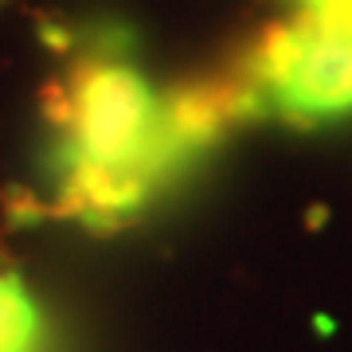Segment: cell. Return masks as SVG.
I'll return each instance as SVG.
<instances>
[{
  "label": "cell",
  "mask_w": 352,
  "mask_h": 352,
  "mask_svg": "<svg viewBox=\"0 0 352 352\" xmlns=\"http://www.w3.org/2000/svg\"><path fill=\"white\" fill-rule=\"evenodd\" d=\"M149 94L138 78L122 67L94 71L78 82L71 102L75 153H71V180L67 196L90 212L126 208L133 188L126 184V164L141 149L149 129Z\"/></svg>",
  "instance_id": "6da1fadb"
},
{
  "label": "cell",
  "mask_w": 352,
  "mask_h": 352,
  "mask_svg": "<svg viewBox=\"0 0 352 352\" xmlns=\"http://www.w3.org/2000/svg\"><path fill=\"white\" fill-rule=\"evenodd\" d=\"M266 78L278 98L302 113H340L352 106V16L309 12L270 47Z\"/></svg>",
  "instance_id": "7a4b0ae2"
},
{
  "label": "cell",
  "mask_w": 352,
  "mask_h": 352,
  "mask_svg": "<svg viewBox=\"0 0 352 352\" xmlns=\"http://www.w3.org/2000/svg\"><path fill=\"white\" fill-rule=\"evenodd\" d=\"M0 352H39V309L8 274H0Z\"/></svg>",
  "instance_id": "3957f363"
}]
</instances>
